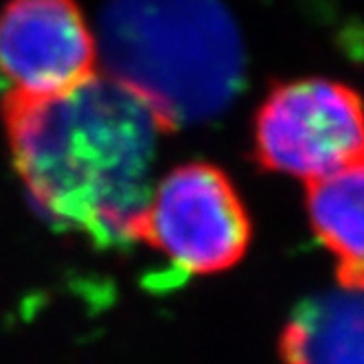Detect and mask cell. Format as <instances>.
<instances>
[{
    "label": "cell",
    "instance_id": "6da1fadb",
    "mask_svg": "<svg viewBox=\"0 0 364 364\" xmlns=\"http://www.w3.org/2000/svg\"><path fill=\"white\" fill-rule=\"evenodd\" d=\"M3 119L16 171L42 218L103 248L141 240L165 129L136 92L95 75L62 97L7 92Z\"/></svg>",
    "mask_w": 364,
    "mask_h": 364
},
{
    "label": "cell",
    "instance_id": "7a4b0ae2",
    "mask_svg": "<svg viewBox=\"0 0 364 364\" xmlns=\"http://www.w3.org/2000/svg\"><path fill=\"white\" fill-rule=\"evenodd\" d=\"M99 40L108 77L165 132L222 114L244 84V44L222 0H108Z\"/></svg>",
    "mask_w": 364,
    "mask_h": 364
},
{
    "label": "cell",
    "instance_id": "52a82bcc",
    "mask_svg": "<svg viewBox=\"0 0 364 364\" xmlns=\"http://www.w3.org/2000/svg\"><path fill=\"white\" fill-rule=\"evenodd\" d=\"M307 213L343 290L364 292V163L309 182Z\"/></svg>",
    "mask_w": 364,
    "mask_h": 364
},
{
    "label": "cell",
    "instance_id": "5b68a950",
    "mask_svg": "<svg viewBox=\"0 0 364 364\" xmlns=\"http://www.w3.org/2000/svg\"><path fill=\"white\" fill-rule=\"evenodd\" d=\"M97 46L75 0H9L0 11V73L24 97H62L97 75Z\"/></svg>",
    "mask_w": 364,
    "mask_h": 364
},
{
    "label": "cell",
    "instance_id": "3957f363",
    "mask_svg": "<svg viewBox=\"0 0 364 364\" xmlns=\"http://www.w3.org/2000/svg\"><path fill=\"white\" fill-rule=\"evenodd\" d=\"M255 159L307 185L364 163V99L318 77L274 84L255 114Z\"/></svg>",
    "mask_w": 364,
    "mask_h": 364
},
{
    "label": "cell",
    "instance_id": "277c9868",
    "mask_svg": "<svg viewBox=\"0 0 364 364\" xmlns=\"http://www.w3.org/2000/svg\"><path fill=\"white\" fill-rule=\"evenodd\" d=\"M173 270L213 274L235 266L250 244V218L230 178L209 163H187L149 191L141 240Z\"/></svg>",
    "mask_w": 364,
    "mask_h": 364
},
{
    "label": "cell",
    "instance_id": "8992f818",
    "mask_svg": "<svg viewBox=\"0 0 364 364\" xmlns=\"http://www.w3.org/2000/svg\"><path fill=\"white\" fill-rule=\"evenodd\" d=\"M281 358L285 364H364V292L303 301L283 329Z\"/></svg>",
    "mask_w": 364,
    "mask_h": 364
}]
</instances>
